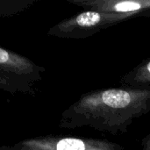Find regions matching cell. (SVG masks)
<instances>
[{
	"label": "cell",
	"mask_w": 150,
	"mask_h": 150,
	"mask_svg": "<svg viewBox=\"0 0 150 150\" xmlns=\"http://www.w3.org/2000/svg\"><path fill=\"white\" fill-rule=\"evenodd\" d=\"M149 112L150 88L98 89L83 93L64 110L58 127H91L117 135L127 133L135 120Z\"/></svg>",
	"instance_id": "cell-1"
},
{
	"label": "cell",
	"mask_w": 150,
	"mask_h": 150,
	"mask_svg": "<svg viewBox=\"0 0 150 150\" xmlns=\"http://www.w3.org/2000/svg\"><path fill=\"white\" fill-rule=\"evenodd\" d=\"M43 66L12 50L0 47V90L11 95L35 96L34 85L42 80Z\"/></svg>",
	"instance_id": "cell-2"
},
{
	"label": "cell",
	"mask_w": 150,
	"mask_h": 150,
	"mask_svg": "<svg viewBox=\"0 0 150 150\" xmlns=\"http://www.w3.org/2000/svg\"><path fill=\"white\" fill-rule=\"evenodd\" d=\"M131 18H134L126 14L86 10L58 22L47 34L62 39H84Z\"/></svg>",
	"instance_id": "cell-3"
},
{
	"label": "cell",
	"mask_w": 150,
	"mask_h": 150,
	"mask_svg": "<svg viewBox=\"0 0 150 150\" xmlns=\"http://www.w3.org/2000/svg\"><path fill=\"white\" fill-rule=\"evenodd\" d=\"M11 150H124V147L106 139L63 136L57 134L28 138L11 146Z\"/></svg>",
	"instance_id": "cell-4"
},
{
	"label": "cell",
	"mask_w": 150,
	"mask_h": 150,
	"mask_svg": "<svg viewBox=\"0 0 150 150\" xmlns=\"http://www.w3.org/2000/svg\"><path fill=\"white\" fill-rule=\"evenodd\" d=\"M79 7L110 13L150 17V0H66Z\"/></svg>",
	"instance_id": "cell-5"
},
{
	"label": "cell",
	"mask_w": 150,
	"mask_h": 150,
	"mask_svg": "<svg viewBox=\"0 0 150 150\" xmlns=\"http://www.w3.org/2000/svg\"><path fill=\"white\" fill-rule=\"evenodd\" d=\"M120 84L135 89L150 88V57L141 62L136 67L120 78Z\"/></svg>",
	"instance_id": "cell-6"
},
{
	"label": "cell",
	"mask_w": 150,
	"mask_h": 150,
	"mask_svg": "<svg viewBox=\"0 0 150 150\" xmlns=\"http://www.w3.org/2000/svg\"><path fill=\"white\" fill-rule=\"evenodd\" d=\"M38 0H1L0 17L8 18L24 12Z\"/></svg>",
	"instance_id": "cell-7"
},
{
	"label": "cell",
	"mask_w": 150,
	"mask_h": 150,
	"mask_svg": "<svg viewBox=\"0 0 150 150\" xmlns=\"http://www.w3.org/2000/svg\"><path fill=\"white\" fill-rule=\"evenodd\" d=\"M141 145L142 150H150V134L146 135L144 138H142L141 142Z\"/></svg>",
	"instance_id": "cell-8"
},
{
	"label": "cell",
	"mask_w": 150,
	"mask_h": 150,
	"mask_svg": "<svg viewBox=\"0 0 150 150\" xmlns=\"http://www.w3.org/2000/svg\"><path fill=\"white\" fill-rule=\"evenodd\" d=\"M0 150H11V146H2L0 148Z\"/></svg>",
	"instance_id": "cell-9"
}]
</instances>
